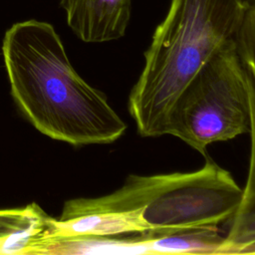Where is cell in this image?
<instances>
[{"label":"cell","instance_id":"obj_1","mask_svg":"<svg viewBox=\"0 0 255 255\" xmlns=\"http://www.w3.org/2000/svg\"><path fill=\"white\" fill-rule=\"evenodd\" d=\"M2 56L11 96L41 133L82 146L112 143L126 132L107 96L74 69L52 24H13L3 37Z\"/></svg>","mask_w":255,"mask_h":255},{"label":"cell","instance_id":"obj_2","mask_svg":"<svg viewBox=\"0 0 255 255\" xmlns=\"http://www.w3.org/2000/svg\"><path fill=\"white\" fill-rule=\"evenodd\" d=\"M248 7L243 0H170L128 96V110L139 135L166 134L176 99L198 71L235 39Z\"/></svg>","mask_w":255,"mask_h":255},{"label":"cell","instance_id":"obj_3","mask_svg":"<svg viewBox=\"0 0 255 255\" xmlns=\"http://www.w3.org/2000/svg\"><path fill=\"white\" fill-rule=\"evenodd\" d=\"M204 157L202 167L190 172L128 175L113 191L116 205L142 209L148 235L217 228L234 214L242 188L228 170Z\"/></svg>","mask_w":255,"mask_h":255},{"label":"cell","instance_id":"obj_4","mask_svg":"<svg viewBox=\"0 0 255 255\" xmlns=\"http://www.w3.org/2000/svg\"><path fill=\"white\" fill-rule=\"evenodd\" d=\"M250 127L249 76L233 39L180 93L169 114L166 134L206 155L208 145L249 133Z\"/></svg>","mask_w":255,"mask_h":255},{"label":"cell","instance_id":"obj_5","mask_svg":"<svg viewBox=\"0 0 255 255\" xmlns=\"http://www.w3.org/2000/svg\"><path fill=\"white\" fill-rule=\"evenodd\" d=\"M147 230L142 209L113 210L95 197H79L65 201L60 216L52 217L49 238L130 235Z\"/></svg>","mask_w":255,"mask_h":255},{"label":"cell","instance_id":"obj_6","mask_svg":"<svg viewBox=\"0 0 255 255\" xmlns=\"http://www.w3.org/2000/svg\"><path fill=\"white\" fill-rule=\"evenodd\" d=\"M67 24L86 43H104L125 36L131 0H60Z\"/></svg>","mask_w":255,"mask_h":255},{"label":"cell","instance_id":"obj_7","mask_svg":"<svg viewBox=\"0 0 255 255\" xmlns=\"http://www.w3.org/2000/svg\"><path fill=\"white\" fill-rule=\"evenodd\" d=\"M51 220L36 202L0 209V254L37 255L50 236Z\"/></svg>","mask_w":255,"mask_h":255},{"label":"cell","instance_id":"obj_8","mask_svg":"<svg viewBox=\"0 0 255 255\" xmlns=\"http://www.w3.org/2000/svg\"><path fill=\"white\" fill-rule=\"evenodd\" d=\"M249 76V75H248ZM251 101L250 157L247 180L240 202L229 220V229L224 236L221 254L255 253V86L249 77Z\"/></svg>","mask_w":255,"mask_h":255},{"label":"cell","instance_id":"obj_9","mask_svg":"<svg viewBox=\"0 0 255 255\" xmlns=\"http://www.w3.org/2000/svg\"><path fill=\"white\" fill-rule=\"evenodd\" d=\"M153 255L150 238L143 233L134 236H70L50 237L37 255Z\"/></svg>","mask_w":255,"mask_h":255},{"label":"cell","instance_id":"obj_10","mask_svg":"<svg viewBox=\"0 0 255 255\" xmlns=\"http://www.w3.org/2000/svg\"><path fill=\"white\" fill-rule=\"evenodd\" d=\"M235 41L241 61L255 86V3L247 8Z\"/></svg>","mask_w":255,"mask_h":255},{"label":"cell","instance_id":"obj_11","mask_svg":"<svg viewBox=\"0 0 255 255\" xmlns=\"http://www.w3.org/2000/svg\"><path fill=\"white\" fill-rule=\"evenodd\" d=\"M244 2H246L248 5H251L253 3H255V0H243Z\"/></svg>","mask_w":255,"mask_h":255}]
</instances>
